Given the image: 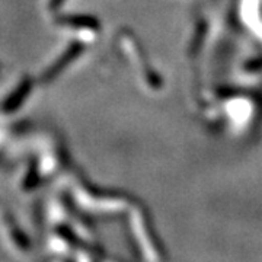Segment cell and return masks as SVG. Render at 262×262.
Instances as JSON below:
<instances>
[{"label": "cell", "mask_w": 262, "mask_h": 262, "mask_svg": "<svg viewBox=\"0 0 262 262\" xmlns=\"http://www.w3.org/2000/svg\"><path fill=\"white\" fill-rule=\"evenodd\" d=\"M83 50H84V46L82 44V42H79V41L72 42L69 47L66 48L64 53L58 57L56 61H54V63L50 66L47 70L42 73V76H41V82H42V83H48V82L54 80L57 76L60 75L67 66L70 64L72 61H75L76 58L82 54V51H83Z\"/></svg>", "instance_id": "obj_1"}, {"label": "cell", "mask_w": 262, "mask_h": 262, "mask_svg": "<svg viewBox=\"0 0 262 262\" xmlns=\"http://www.w3.org/2000/svg\"><path fill=\"white\" fill-rule=\"evenodd\" d=\"M31 91H32V79L31 77L22 79V82L16 86V89L10 95H8L5 102L2 103V111L5 114L15 113L19 106L25 102V99L28 98Z\"/></svg>", "instance_id": "obj_2"}, {"label": "cell", "mask_w": 262, "mask_h": 262, "mask_svg": "<svg viewBox=\"0 0 262 262\" xmlns=\"http://www.w3.org/2000/svg\"><path fill=\"white\" fill-rule=\"evenodd\" d=\"M56 24L64 27H73V28H98V20L86 15H61L56 18Z\"/></svg>", "instance_id": "obj_3"}, {"label": "cell", "mask_w": 262, "mask_h": 262, "mask_svg": "<svg viewBox=\"0 0 262 262\" xmlns=\"http://www.w3.org/2000/svg\"><path fill=\"white\" fill-rule=\"evenodd\" d=\"M38 184V169L37 163H31V168H29L28 173L25 177V181H24V187L25 189H32Z\"/></svg>", "instance_id": "obj_4"}, {"label": "cell", "mask_w": 262, "mask_h": 262, "mask_svg": "<svg viewBox=\"0 0 262 262\" xmlns=\"http://www.w3.org/2000/svg\"><path fill=\"white\" fill-rule=\"evenodd\" d=\"M63 2H64V0H50V2H48V8H50L51 12H56V10H58L61 8Z\"/></svg>", "instance_id": "obj_5"}, {"label": "cell", "mask_w": 262, "mask_h": 262, "mask_svg": "<svg viewBox=\"0 0 262 262\" xmlns=\"http://www.w3.org/2000/svg\"><path fill=\"white\" fill-rule=\"evenodd\" d=\"M0 70H2V67H0Z\"/></svg>", "instance_id": "obj_6"}]
</instances>
